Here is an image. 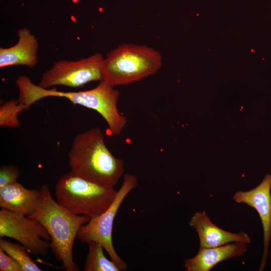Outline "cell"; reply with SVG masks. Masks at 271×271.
<instances>
[{
    "label": "cell",
    "mask_w": 271,
    "mask_h": 271,
    "mask_svg": "<svg viewBox=\"0 0 271 271\" xmlns=\"http://www.w3.org/2000/svg\"><path fill=\"white\" fill-rule=\"evenodd\" d=\"M19 90L18 100L27 110L38 100L48 97H63L74 104L93 109L105 120L110 136L119 135L125 127L127 119L118 111L117 102L120 92L103 81L95 88L78 92H64L56 88L45 89L32 82L26 75L16 79Z\"/></svg>",
    "instance_id": "6da1fadb"
},
{
    "label": "cell",
    "mask_w": 271,
    "mask_h": 271,
    "mask_svg": "<svg viewBox=\"0 0 271 271\" xmlns=\"http://www.w3.org/2000/svg\"><path fill=\"white\" fill-rule=\"evenodd\" d=\"M68 157L70 171L100 185L113 187L124 172L123 161L112 154L97 127L75 137Z\"/></svg>",
    "instance_id": "7a4b0ae2"
},
{
    "label": "cell",
    "mask_w": 271,
    "mask_h": 271,
    "mask_svg": "<svg viewBox=\"0 0 271 271\" xmlns=\"http://www.w3.org/2000/svg\"><path fill=\"white\" fill-rule=\"evenodd\" d=\"M41 197L35 212L27 216L40 222L50 237V248L66 271H79L73 258L74 240L90 217L72 213L53 198L47 184L41 185Z\"/></svg>",
    "instance_id": "3957f363"
},
{
    "label": "cell",
    "mask_w": 271,
    "mask_h": 271,
    "mask_svg": "<svg viewBox=\"0 0 271 271\" xmlns=\"http://www.w3.org/2000/svg\"><path fill=\"white\" fill-rule=\"evenodd\" d=\"M162 64L160 53L152 47L125 43L109 51L101 65L102 81L114 87L156 74Z\"/></svg>",
    "instance_id": "277c9868"
},
{
    "label": "cell",
    "mask_w": 271,
    "mask_h": 271,
    "mask_svg": "<svg viewBox=\"0 0 271 271\" xmlns=\"http://www.w3.org/2000/svg\"><path fill=\"white\" fill-rule=\"evenodd\" d=\"M116 193L112 186L92 182L71 171L61 176L55 185L56 201L59 204L72 213L90 218L105 211Z\"/></svg>",
    "instance_id": "5b68a950"
},
{
    "label": "cell",
    "mask_w": 271,
    "mask_h": 271,
    "mask_svg": "<svg viewBox=\"0 0 271 271\" xmlns=\"http://www.w3.org/2000/svg\"><path fill=\"white\" fill-rule=\"evenodd\" d=\"M123 177L122 184L109 207L103 213L90 218L87 223L83 225L76 237L83 243L94 241L100 243L121 270L127 269V264L119 256L113 245V222L122 202L138 183L137 177L132 174L126 173Z\"/></svg>",
    "instance_id": "8992f818"
},
{
    "label": "cell",
    "mask_w": 271,
    "mask_h": 271,
    "mask_svg": "<svg viewBox=\"0 0 271 271\" xmlns=\"http://www.w3.org/2000/svg\"><path fill=\"white\" fill-rule=\"evenodd\" d=\"M104 57L99 53L77 61L63 60L54 63L42 75L38 85L50 89L57 85L82 87L92 81H101Z\"/></svg>",
    "instance_id": "52a82bcc"
},
{
    "label": "cell",
    "mask_w": 271,
    "mask_h": 271,
    "mask_svg": "<svg viewBox=\"0 0 271 271\" xmlns=\"http://www.w3.org/2000/svg\"><path fill=\"white\" fill-rule=\"evenodd\" d=\"M0 237L16 240L35 255L45 257L51 237L37 220L3 208L0 210Z\"/></svg>",
    "instance_id": "ba28073f"
},
{
    "label": "cell",
    "mask_w": 271,
    "mask_h": 271,
    "mask_svg": "<svg viewBox=\"0 0 271 271\" xmlns=\"http://www.w3.org/2000/svg\"><path fill=\"white\" fill-rule=\"evenodd\" d=\"M271 174H266L262 182L254 188L235 193L233 200L238 203H244L258 212L263 227V252L259 271L265 267L271 238Z\"/></svg>",
    "instance_id": "9c48e42d"
},
{
    "label": "cell",
    "mask_w": 271,
    "mask_h": 271,
    "mask_svg": "<svg viewBox=\"0 0 271 271\" xmlns=\"http://www.w3.org/2000/svg\"><path fill=\"white\" fill-rule=\"evenodd\" d=\"M189 224L198 233L200 247H217L232 242H250L249 235L243 231L230 232L215 225L205 211L195 213Z\"/></svg>",
    "instance_id": "30bf717a"
},
{
    "label": "cell",
    "mask_w": 271,
    "mask_h": 271,
    "mask_svg": "<svg viewBox=\"0 0 271 271\" xmlns=\"http://www.w3.org/2000/svg\"><path fill=\"white\" fill-rule=\"evenodd\" d=\"M18 41L14 46L0 48V67L23 65L34 67L38 62V42L27 28L18 30Z\"/></svg>",
    "instance_id": "8fae6325"
},
{
    "label": "cell",
    "mask_w": 271,
    "mask_h": 271,
    "mask_svg": "<svg viewBox=\"0 0 271 271\" xmlns=\"http://www.w3.org/2000/svg\"><path fill=\"white\" fill-rule=\"evenodd\" d=\"M244 242H234L211 247H200L197 254L185 259L186 271H209L219 262L228 258L241 256L247 251Z\"/></svg>",
    "instance_id": "7c38bea8"
},
{
    "label": "cell",
    "mask_w": 271,
    "mask_h": 271,
    "mask_svg": "<svg viewBox=\"0 0 271 271\" xmlns=\"http://www.w3.org/2000/svg\"><path fill=\"white\" fill-rule=\"evenodd\" d=\"M41 191L27 189L18 181L0 188L2 208L29 216L36 211Z\"/></svg>",
    "instance_id": "4fadbf2b"
},
{
    "label": "cell",
    "mask_w": 271,
    "mask_h": 271,
    "mask_svg": "<svg viewBox=\"0 0 271 271\" xmlns=\"http://www.w3.org/2000/svg\"><path fill=\"white\" fill-rule=\"evenodd\" d=\"M88 253L84 263V271H120V267L111 259H108L103 252V246L91 241L87 243Z\"/></svg>",
    "instance_id": "5bb4252c"
},
{
    "label": "cell",
    "mask_w": 271,
    "mask_h": 271,
    "mask_svg": "<svg viewBox=\"0 0 271 271\" xmlns=\"http://www.w3.org/2000/svg\"><path fill=\"white\" fill-rule=\"evenodd\" d=\"M0 248L13 258L23 268L24 271H41L29 255L30 252L23 245L0 239Z\"/></svg>",
    "instance_id": "9a60e30c"
},
{
    "label": "cell",
    "mask_w": 271,
    "mask_h": 271,
    "mask_svg": "<svg viewBox=\"0 0 271 271\" xmlns=\"http://www.w3.org/2000/svg\"><path fill=\"white\" fill-rule=\"evenodd\" d=\"M25 110H27L26 106L18 99L5 102L0 107V126L10 128L19 127L21 122L18 116Z\"/></svg>",
    "instance_id": "2e32d148"
},
{
    "label": "cell",
    "mask_w": 271,
    "mask_h": 271,
    "mask_svg": "<svg viewBox=\"0 0 271 271\" xmlns=\"http://www.w3.org/2000/svg\"><path fill=\"white\" fill-rule=\"evenodd\" d=\"M19 169L14 165H3L0 167V188L17 182L20 176Z\"/></svg>",
    "instance_id": "e0dca14e"
},
{
    "label": "cell",
    "mask_w": 271,
    "mask_h": 271,
    "mask_svg": "<svg viewBox=\"0 0 271 271\" xmlns=\"http://www.w3.org/2000/svg\"><path fill=\"white\" fill-rule=\"evenodd\" d=\"M1 271H24L22 266L0 248Z\"/></svg>",
    "instance_id": "ac0fdd59"
}]
</instances>
